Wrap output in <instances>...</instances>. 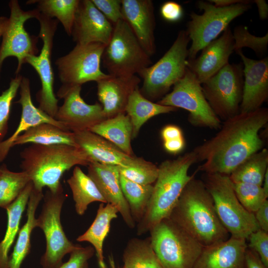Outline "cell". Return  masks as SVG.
I'll return each instance as SVG.
<instances>
[{"label":"cell","mask_w":268,"mask_h":268,"mask_svg":"<svg viewBox=\"0 0 268 268\" xmlns=\"http://www.w3.org/2000/svg\"><path fill=\"white\" fill-rule=\"evenodd\" d=\"M268 122V110L261 107L249 113H239L225 121L212 137L193 150L197 171L229 175L245 160L264 148L259 133Z\"/></svg>","instance_id":"6da1fadb"},{"label":"cell","mask_w":268,"mask_h":268,"mask_svg":"<svg viewBox=\"0 0 268 268\" xmlns=\"http://www.w3.org/2000/svg\"><path fill=\"white\" fill-rule=\"evenodd\" d=\"M203 247L227 240L229 234L215 211L203 181L193 177L183 190L168 217Z\"/></svg>","instance_id":"7a4b0ae2"},{"label":"cell","mask_w":268,"mask_h":268,"mask_svg":"<svg viewBox=\"0 0 268 268\" xmlns=\"http://www.w3.org/2000/svg\"><path fill=\"white\" fill-rule=\"evenodd\" d=\"M20 156V168L28 174L33 187L43 191L46 187L53 192L63 187L61 179L66 171L93 162L81 148L67 144H31Z\"/></svg>","instance_id":"3957f363"},{"label":"cell","mask_w":268,"mask_h":268,"mask_svg":"<svg viewBox=\"0 0 268 268\" xmlns=\"http://www.w3.org/2000/svg\"><path fill=\"white\" fill-rule=\"evenodd\" d=\"M198 161L193 150L175 159L162 161L144 216L138 223L137 234L142 235L164 218L168 217L188 183L195 173L188 174L191 166Z\"/></svg>","instance_id":"277c9868"},{"label":"cell","mask_w":268,"mask_h":268,"mask_svg":"<svg viewBox=\"0 0 268 268\" xmlns=\"http://www.w3.org/2000/svg\"><path fill=\"white\" fill-rule=\"evenodd\" d=\"M149 232L162 268H193L203 248L169 217L161 220Z\"/></svg>","instance_id":"5b68a950"},{"label":"cell","mask_w":268,"mask_h":268,"mask_svg":"<svg viewBox=\"0 0 268 268\" xmlns=\"http://www.w3.org/2000/svg\"><path fill=\"white\" fill-rule=\"evenodd\" d=\"M203 182L218 218L230 236L247 240L260 229L254 214L247 211L237 199L229 175L205 173Z\"/></svg>","instance_id":"8992f818"},{"label":"cell","mask_w":268,"mask_h":268,"mask_svg":"<svg viewBox=\"0 0 268 268\" xmlns=\"http://www.w3.org/2000/svg\"><path fill=\"white\" fill-rule=\"evenodd\" d=\"M190 41L186 30H180L164 55L138 74L143 79L139 90L145 97L150 101L161 99L184 76L187 69Z\"/></svg>","instance_id":"52a82bcc"},{"label":"cell","mask_w":268,"mask_h":268,"mask_svg":"<svg viewBox=\"0 0 268 268\" xmlns=\"http://www.w3.org/2000/svg\"><path fill=\"white\" fill-rule=\"evenodd\" d=\"M101 61L108 74L127 77L139 74L151 66L149 56L140 45L127 23L121 20L114 25Z\"/></svg>","instance_id":"ba28073f"},{"label":"cell","mask_w":268,"mask_h":268,"mask_svg":"<svg viewBox=\"0 0 268 268\" xmlns=\"http://www.w3.org/2000/svg\"><path fill=\"white\" fill-rule=\"evenodd\" d=\"M67 198L63 187L53 192L48 189L44 195L41 212L37 218V227L44 232L46 247L40 264L42 268H59L64 256L77 246L67 237L61 222V213Z\"/></svg>","instance_id":"9c48e42d"},{"label":"cell","mask_w":268,"mask_h":268,"mask_svg":"<svg viewBox=\"0 0 268 268\" xmlns=\"http://www.w3.org/2000/svg\"><path fill=\"white\" fill-rule=\"evenodd\" d=\"M197 6L202 10V14L192 12L191 20L188 22L186 31L192 41L189 48L188 60L196 58L199 51L229 26L230 23L251 8V5L238 3L235 5L217 7L208 1L199 0Z\"/></svg>","instance_id":"30bf717a"},{"label":"cell","mask_w":268,"mask_h":268,"mask_svg":"<svg viewBox=\"0 0 268 268\" xmlns=\"http://www.w3.org/2000/svg\"><path fill=\"white\" fill-rule=\"evenodd\" d=\"M157 103L188 111V121L194 127L219 129L221 126L220 119L204 95L201 84L187 67L184 76L173 85L172 91Z\"/></svg>","instance_id":"8fae6325"},{"label":"cell","mask_w":268,"mask_h":268,"mask_svg":"<svg viewBox=\"0 0 268 268\" xmlns=\"http://www.w3.org/2000/svg\"><path fill=\"white\" fill-rule=\"evenodd\" d=\"M243 83L242 64L228 63L201 84L207 101L220 119L225 121L240 113Z\"/></svg>","instance_id":"7c38bea8"},{"label":"cell","mask_w":268,"mask_h":268,"mask_svg":"<svg viewBox=\"0 0 268 268\" xmlns=\"http://www.w3.org/2000/svg\"><path fill=\"white\" fill-rule=\"evenodd\" d=\"M105 46L100 43L76 44L68 54L57 59L55 64L62 83L60 88L81 86L108 77L100 68Z\"/></svg>","instance_id":"4fadbf2b"},{"label":"cell","mask_w":268,"mask_h":268,"mask_svg":"<svg viewBox=\"0 0 268 268\" xmlns=\"http://www.w3.org/2000/svg\"><path fill=\"white\" fill-rule=\"evenodd\" d=\"M40 23L39 36L43 46L38 55L31 56L25 60L38 73L41 88L37 92L36 99L38 108L55 119L59 106V100L54 91V73L52 66L51 56L54 39L57 29L58 21L48 17L40 13L37 18Z\"/></svg>","instance_id":"5bb4252c"},{"label":"cell","mask_w":268,"mask_h":268,"mask_svg":"<svg viewBox=\"0 0 268 268\" xmlns=\"http://www.w3.org/2000/svg\"><path fill=\"white\" fill-rule=\"evenodd\" d=\"M10 16L7 27L2 37L0 46V77L4 61L9 57L17 60L16 75L19 74L26 59L38 55V37L31 35L24 28V23L30 18L37 19L40 12L37 9L25 11L17 0H11L8 3Z\"/></svg>","instance_id":"9a60e30c"},{"label":"cell","mask_w":268,"mask_h":268,"mask_svg":"<svg viewBox=\"0 0 268 268\" xmlns=\"http://www.w3.org/2000/svg\"><path fill=\"white\" fill-rule=\"evenodd\" d=\"M81 86L60 88L59 98L64 99L59 107L55 119L63 123L72 132L89 130L92 127L106 119L102 105L98 103H86L80 96Z\"/></svg>","instance_id":"2e32d148"},{"label":"cell","mask_w":268,"mask_h":268,"mask_svg":"<svg viewBox=\"0 0 268 268\" xmlns=\"http://www.w3.org/2000/svg\"><path fill=\"white\" fill-rule=\"evenodd\" d=\"M113 27L91 0H82L77 9L71 36L76 44L100 43L106 45Z\"/></svg>","instance_id":"e0dca14e"},{"label":"cell","mask_w":268,"mask_h":268,"mask_svg":"<svg viewBox=\"0 0 268 268\" xmlns=\"http://www.w3.org/2000/svg\"><path fill=\"white\" fill-rule=\"evenodd\" d=\"M236 53L244 65L240 113L251 112L261 108L268 98V58L256 60L246 57L242 50Z\"/></svg>","instance_id":"ac0fdd59"},{"label":"cell","mask_w":268,"mask_h":268,"mask_svg":"<svg viewBox=\"0 0 268 268\" xmlns=\"http://www.w3.org/2000/svg\"><path fill=\"white\" fill-rule=\"evenodd\" d=\"M233 52L234 39L229 26L220 37L201 50L198 58L187 59V67L201 84L229 63V57Z\"/></svg>","instance_id":"d6986e66"},{"label":"cell","mask_w":268,"mask_h":268,"mask_svg":"<svg viewBox=\"0 0 268 268\" xmlns=\"http://www.w3.org/2000/svg\"><path fill=\"white\" fill-rule=\"evenodd\" d=\"M123 19L127 23L141 47L149 56L156 52L155 18L151 0H122Z\"/></svg>","instance_id":"ffe728a7"},{"label":"cell","mask_w":268,"mask_h":268,"mask_svg":"<svg viewBox=\"0 0 268 268\" xmlns=\"http://www.w3.org/2000/svg\"><path fill=\"white\" fill-rule=\"evenodd\" d=\"M87 175L93 181L107 203L115 206L126 225L134 228L135 222L123 194L118 166L92 162L88 166Z\"/></svg>","instance_id":"44dd1931"},{"label":"cell","mask_w":268,"mask_h":268,"mask_svg":"<svg viewBox=\"0 0 268 268\" xmlns=\"http://www.w3.org/2000/svg\"><path fill=\"white\" fill-rule=\"evenodd\" d=\"M20 98L16 103L21 107L19 123L14 132L0 143V162L6 157L15 139L30 128L42 123H50L67 130L64 125L36 107L33 103L29 79L22 76L19 87Z\"/></svg>","instance_id":"7402d4cb"},{"label":"cell","mask_w":268,"mask_h":268,"mask_svg":"<svg viewBox=\"0 0 268 268\" xmlns=\"http://www.w3.org/2000/svg\"><path fill=\"white\" fill-rule=\"evenodd\" d=\"M246 240L230 236L203 247L193 268H245Z\"/></svg>","instance_id":"603a6c76"},{"label":"cell","mask_w":268,"mask_h":268,"mask_svg":"<svg viewBox=\"0 0 268 268\" xmlns=\"http://www.w3.org/2000/svg\"><path fill=\"white\" fill-rule=\"evenodd\" d=\"M140 78L134 75L127 77L109 76L97 81V96L106 118L125 113L129 98L138 88Z\"/></svg>","instance_id":"cb8c5ba5"},{"label":"cell","mask_w":268,"mask_h":268,"mask_svg":"<svg viewBox=\"0 0 268 268\" xmlns=\"http://www.w3.org/2000/svg\"><path fill=\"white\" fill-rule=\"evenodd\" d=\"M73 133L77 146L84 150L93 161L128 167L136 160L137 157L126 154L111 142L89 130Z\"/></svg>","instance_id":"d4e9b609"},{"label":"cell","mask_w":268,"mask_h":268,"mask_svg":"<svg viewBox=\"0 0 268 268\" xmlns=\"http://www.w3.org/2000/svg\"><path fill=\"white\" fill-rule=\"evenodd\" d=\"M43 197V191L37 190L33 186L27 204V220L19 230L12 252L9 256L8 268H20L30 252L32 232L37 227L35 212Z\"/></svg>","instance_id":"484cf974"},{"label":"cell","mask_w":268,"mask_h":268,"mask_svg":"<svg viewBox=\"0 0 268 268\" xmlns=\"http://www.w3.org/2000/svg\"><path fill=\"white\" fill-rule=\"evenodd\" d=\"M118 209L110 203L100 204L96 217L88 229L76 238L78 242H87L94 248L100 268H106L103 256V243L113 219L118 217Z\"/></svg>","instance_id":"4316f807"},{"label":"cell","mask_w":268,"mask_h":268,"mask_svg":"<svg viewBox=\"0 0 268 268\" xmlns=\"http://www.w3.org/2000/svg\"><path fill=\"white\" fill-rule=\"evenodd\" d=\"M32 188L31 181L17 199L5 208L7 222L4 236L0 242V268H8L9 251L20 229V221Z\"/></svg>","instance_id":"83f0119b"},{"label":"cell","mask_w":268,"mask_h":268,"mask_svg":"<svg viewBox=\"0 0 268 268\" xmlns=\"http://www.w3.org/2000/svg\"><path fill=\"white\" fill-rule=\"evenodd\" d=\"M89 130L111 142L126 154L134 156L131 146L133 125L125 113L107 118Z\"/></svg>","instance_id":"f1b7e54d"},{"label":"cell","mask_w":268,"mask_h":268,"mask_svg":"<svg viewBox=\"0 0 268 268\" xmlns=\"http://www.w3.org/2000/svg\"><path fill=\"white\" fill-rule=\"evenodd\" d=\"M177 109L173 107L153 102L141 94L139 88H136L130 96L125 111L132 123V138L137 136L141 127L149 119Z\"/></svg>","instance_id":"f546056e"},{"label":"cell","mask_w":268,"mask_h":268,"mask_svg":"<svg viewBox=\"0 0 268 268\" xmlns=\"http://www.w3.org/2000/svg\"><path fill=\"white\" fill-rule=\"evenodd\" d=\"M26 143L67 144L78 147L73 132L50 123L40 124L27 130L15 139L12 147Z\"/></svg>","instance_id":"4dcf8cb0"},{"label":"cell","mask_w":268,"mask_h":268,"mask_svg":"<svg viewBox=\"0 0 268 268\" xmlns=\"http://www.w3.org/2000/svg\"><path fill=\"white\" fill-rule=\"evenodd\" d=\"M75 202V211L82 215L89 204L95 201L107 203L93 181L78 166L74 167L72 174L67 180Z\"/></svg>","instance_id":"1f68e13d"},{"label":"cell","mask_w":268,"mask_h":268,"mask_svg":"<svg viewBox=\"0 0 268 268\" xmlns=\"http://www.w3.org/2000/svg\"><path fill=\"white\" fill-rule=\"evenodd\" d=\"M268 170V150L263 148L245 160L229 177L233 183H246L262 186Z\"/></svg>","instance_id":"d6a6232c"},{"label":"cell","mask_w":268,"mask_h":268,"mask_svg":"<svg viewBox=\"0 0 268 268\" xmlns=\"http://www.w3.org/2000/svg\"><path fill=\"white\" fill-rule=\"evenodd\" d=\"M124 268H162L152 247L150 237L133 238L123 254Z\"/></svg>","instance_id":"836d02e7"},{"label":"cell","mask_w":268,"mask_h":268,"mask_svg":"<svg viewBox=\"0 0 268 268\" xmlns=\"http://www.w3.org/2000/svg\"><path fill=\"white\" fill-rule=\"evenodd\" d=\"M120 182L132 217L135 222L138 223L146 212L153 186L138 184L120 174Z\"/></svg>","instance_id":"e575fe53"},{"label":"cell","mask_w":268,"mask_h":268,"mask_svg":"<svg viewBox=\"0 0 268 268\" xmlns=\"http://www.w3.org/2000/svg\"><path fill=\"white\" fill-rule=\"evenodd\" d=\"M80 0H37L38 8L45 16L60 22L67 34L71 35L75 14Z\"/></svg>","instance_id":"d590c367"},{"label":"cell","mask_w":268,"mask_h":268,"mask_svg":"<svg viewBox=\"0 0 268 268\" xmlns=\"http://www.w3.org/2000/svg\"><path fill=\"white\" fill-rule=\"evenodd\" d=\"M31 181L25 172H13L6 164H2L0 166V207L5 209L13 202Z\"/></svg>","instance_id":"8d00e7d4"},{"label":"cell","mask_w":268,"mask_h":268,"mask_svg":"<svg viewBox=\"0 0 268 268\" xmlns=\"http://www.w3.org/2000/svg\"><path fill=\"white\" fill-rule=\"evenodd\" d=\"M117 166L120 175L142 185H152L158 176V166L142 157H137L135 162L130 166Z\"/></svg>","instance_id":"74e56055"},{"label":"cell","mask_w":268,"mask_h":268,"mask_svg":"<svg viewBox=\"0 0 268 268\" xmlns=\"http://www.w3.org/2000/svg\"><path fill=\"white\" fill-rule=\"evenodd\" d=\"M237 199L249 212L254 214L262 204L268 200L261 186L246 183H233Z\"/></svg>","instance_id":"f35d334b"},{"label":"cell","mask_w":268,"mask_h":268,"mask_svg":"<svg viewBox=\"0 0 268 268\" xmlns=\"http://www.w3.org/2000/svg\"><path fill=\"white\" fill-rule=\"evenodd\" d=\"M233 34L234 51L247 47L252 49L257 54L263 55L267 50L268 44V33L263 37H258L251 34L246 26H236Z\"/></svg>","instance_id":"ab89813d"},{"label":"cell","mask_w":268,"mask_h":268,"mask_svg":"<svg viewBox=\"0 0 268 268\" xmlns=\"http://www.w3.org/2000/svg\"><path fill=\"white\" fill-rule=\"evenodd\" d=\"M22 76L16 75L10 81L8 87L0 95V143L4 140L8 131L12 101L19 89Z\"/></svg>","instance_id":"60d3db41"},{"label":"cell","mask_w":268,"mask_h":268,"mask_svg":"<svg viewBox=\"0 0 268 268\" xmlns=\"http://www.w3.org/2000/svg\"><path fill=\"white\" fill-rule=\"evenodd\" d=\"M95 253L92 246L83 247L77 245L70 253L68 261L59 268H88V261Z\"/></svg>","instance_id":"b9f144b4"},{"label":"cell","mask_w":268,"mask_h":268,"mask_svg":"<svg viewBox=\"0 0 268 268\" xmlns=\"http://www.w3.org/2000/svg\"><path fill=\"white\" fill-rule=\"evenodd\" d=\"M248 247L256 252L262 263L268 268V232L260 229L250 234Z\"/></svg>","instance_id":"7bdbcfd3"},{"label":"cell","mask_w":268,"mask_h":268,"mask_svg":"<svg viewBox=\"0 0 268 268\" xmlns=\"http://www.w3.org/2000/svg\"><path fill=\"white\" fill-rule=\"evenodd\" d=\"M97 9L114 26L123 19L122 12V0H91Z\"/></svg>","instance_id":"ee69618b"},{"label":"cell","mask_w":268,"mask_h":268,"mask_svg":"<svg viewBox=\"0 0 268 268\" xmlns=\"http://www.w3.org/2000/svg\"><path fill=\"white\" fill-rule=\"evenodd\" d=\"M160 12L165 20L175 22L180 20L183 15V8L181 5L173 1H167L162 4Z\"/></svg>","instance_id":"f6af8a7d"},{"label":"cell","mask_w":268,"mask_h":268,"mask_svg":"<svg viewBox=\"0 0 268 268\" xmlns=\"http://www.w3.org/2000/svg\"><path fill=\"white\" fill-rule=\"evenodd\" d=\"M260 229L268 232V201L267 200L254 213Z\"/></svg>","instance_id":"bcb514c9"},{"label":"cell","mask_w":268,"mask_h":268,"mask_svg":"<svg viewBox=\"0 0 268 268\" xmlns=\"http://www.w3.org/2000/svg\"><path fill=\"white\" fill-rule=\"evenodd\" d=\"M245 265L247 268H268L262 263L258 254L248 247L245 252Z\"/></svg>","instance_id":"7dc6e473"},{"label":"cell","mask_w":268,"mask_h":268,"mask_svg":"<svg viewBox=\"0 0 268 268\" xmlns=\"http://www.w3.org/2000/svg\"><path fill=\"white\" fill-rule=\"evenodd\" d=\"M163 141L183 137L181 129L176 125H170L164 127L161 133Z\"/></svg>","instance_id":"c3c4849f"},{"label":"cell","mask_w":268,"mask_h":268,"mask_svg":"<svg viewBox=\"0 0 268 268\" xmlns=\"http://www.w3.org/2000/svg\"><path fill=\"white\" fill-rule=\"evenodd\" d=\"M164 147L168 152L176 154L181 152L184 148L185 142L184 137L164 141Z\"/></svg>","instance_id":"681fc988"},{"label":"cell","mask_w":268,"mask_h":268,"mask_svg":"<svg viewBox=\"0 0 268 268\" xmlns=\"http://www.w3.org/2000/svg\"><path fill=\"white\" fill-rule=\"evenodd\" d=\"M208 1L217 7L229 6L238 3L250 4L253 2L249 0H209Z\"/></svg>","instance_id":"f907efd6"},{"label":"cell","mask_w":268,"mask_h":268,"mask_svg":"<svg viewBox=\"0 0 268 268\" xmlns=\"http://www.w3.org/2000/svg\"><path fill=\"white\" fill-rule=\"evenodd\" d=\"M253 2L257 6L259 17L261 19H266L268 16V5L264 0H255Z\"/></svg>","instance_id":"816d5d0a"},{"label":"cell","mask_w":268,"mask_h":268,"mask_svg":"<svg viewBox=\"0 0 268 268\" xmlns=\"http://www.w3.org/2000/svg\"><path fill=\"white\" fill-rule=\"evenodd\" d=\"M9 22V18L5 16L0 17V38L4 33Z\"/></svg>","instance_id":"f5cc1de1"},{"label":"cell","mask_w":268,"mask_h":268,"mask_svg":"<svg viewBox=\"0 0 268 268\" xmlns=\"http://www.w3.org/2000/svg\"><path fill=\"white\" fill-rule=\"evenodd\" d=\"M262 187L266 194L268 196V170L265 174Z\"/></svg>","instance_id":"db71d44e"},{"label":"cell","mask_w":268,"mask_h":268,"mask_svg":"<svg viewBox=\"0 0 268 268\" xmlns=\"http://www.w3.org/2000/svg\"><path fill=\"white\" fill-rule=\"evenodd\" d=\"M123 268H124L123 267Z\"/></svg>","instance_id":"11a10c76"}]
</instances>
